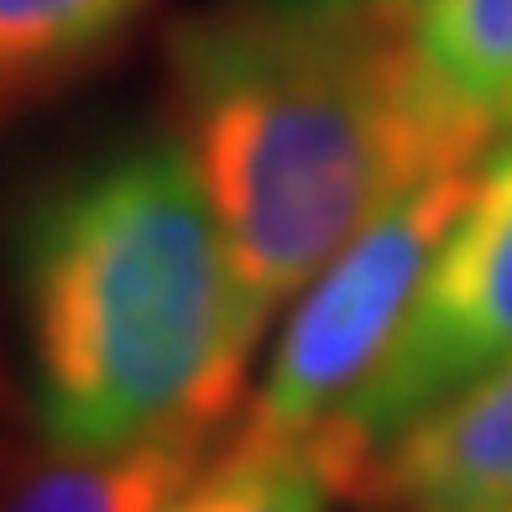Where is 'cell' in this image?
<instances>
[{
  "label": "cell",
  "instance_id": "cell-1",
  "mask_svg": "<svg viewBox=\"0 0 512 512\" xmlns=\"http://www.w3.org/2000/svg\"><path fill=\"white\" fill-rule=\"evenodd\" d=\"M173 84L251 351L392 194L434 168H471L492 142L424 89L408 0L204 11L173 37Z\"/></svg>",
  "mask_w": 512,
  "mask_h": 512
},
{
  "label": "cell",
  "instance_id": "cell-2",
  "mask_svg": "<svg viewBox=\"0 0 512 512\" xmlns=\"http://www.w3.org/2000/svg\"><path fill=\"white\" fill-rule=\"evenodd\" d=\"M32 408L58 455L225 429L251 345L189 147L152 136L37 199L16 251Z\"/></svg>",
  "mask_w": 512,
  "mask_h": 512
},
{
  "label": "cell",
  "instance_id": "cell-3",
  "mask_svg": "<svg viewBox=\"0 0 512 512\" xmlns=\"http://www.w3.org/2000/svg\"><path fill=\"white\" fill-rule=\"evenodd\" d=\"M471 189L476 162L434 168L392 194L330 256V267L293 298L262 387L236 429L241 439H262V445L304 439L351 403V392L387 356Z\"/></svg>",
  "mask_w": 512,
  "mask_h": 512
},
{
  "label": "cell",
  "instance_id": "cell-4",
  "mask_svg": "<svg viewBox=\"0 0 512 512\" xmlns=\"http://www.w3.org/2000/svg\"><path fill=\"white\" fill-rule=\"evenodd\" d=\"M512 361V136L486 147L476 189L403 314L387 356L351 392L324 434L361 481L398 434Z\"/></svg>",
  "mask_w": 512,
  "mask_h": 512
},
{
  "label": "cell",
  "instance_id": "cell-5",
  "mask_svg": "<svg viewBox=\"0 0 512 512\" xmlns=\"http://www.w3.org/2000/svg\"><path fill=\"white\" fill-rule=\"evenodd\" d=\"M371 476L398 512H512V361L398 434Z\"/></svg>",
  "mask_w": 512,
  "mask_h": 512
},
{
  "label": "cell",
  "instance_id": "cell-6",
  "mask_svg": "<svg viewBox=\"0 0 512 512\" xmlns=\"http://www.w3.org/2000/svg\"><path fill=\"white\" fill-rule=\"evenodd\" d=\"M215 429H168L105 455H58L0 512H168L215 460Z\"/></svg>",
  "mask_w": 512,
  "mask_h": 512
},
{
  "label": "cell",
  "instance_id": "cell-7",
  "mask_svg": "<svg viewBox=\"0 0 512 512\" xmlns=\"http://www.w3.org/2000/svg\"><path fill=\"white\" fill-rule=\"evenodd\" d=\"M408 27L424 89L497 136L512 115V0H408Z\"/></svg>",
  "mask_w": 512,
  "mask_h": 512
},
{
  "label": "cell",
  "instance_id": "cell-8",
  "mask_svg": "<svg viewBox=\"0 0 512 512\" xmlns=\"http://www.w3.org/2000/svg\"><path fill=\"white\" fill-rule=\"evenodd\" d=\"M356 481L361 471L324 429L283 445L236 434L168 512H330Z\"/></svg>",
  "mask_w": 512,
  "mask_h": 512
},
{
  "label": "cell",
  "instance_id": "cell-9",
  "mask_svg": "<svg viewBox=\"0 0 512 512\" xmlns=\"http://www.w3.org/2000/svg\"><path fill=\"white\" fill-rule=\"evenodd\" d=\"M142 11L147 0H0V100L68 79Z\"/></svg>",
  "mask_w": 512,
  "mask_h": 512
},
{
  "label": "cell",
  "instance_id": "cell-10",
  "mask_svg": "<svg viewBox=\"0 0 512 512\" xmlns=\"http://www.w3.org/2000/svg\"><path fill=\"white\" fill-rule=\"evenodd\" d=\"M272 6H298V11H356V6H382V0H272Z\"/></svg>",
  "mask_w": 512,
  "mask_h": 512
},
{
  "label": "cell",
  "instance_id": "cell-11",
  "mask_svg": "<svg viewBox=\"0 0 512 512\" xmlns=\"http://www.w3.org/2000/svg\"><path fill=\"white\" fill-rule=\"evenodd\" d=\"M502 131H512V115H507V126H502Z\"/></svg>",
  "mask_w": 512,
  "mask_h": 512
}]
</instances>
